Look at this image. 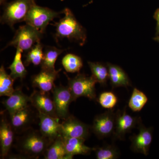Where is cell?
Listing matches in <instances>:
<instances>
[{"instance_id": "7402d4cb", "label": "cell", "mask_w": 159, "mask_h": 159, "mask_svg": "<svg viewBox=\"0 0 159 159\" xmlns=\"http://www.w3.org/2000/svg\"><path fill=\"white\" fill-rule=\"evenodd\" d=\"M23 51L20 49H16V52L14 60L9 69L11 70L10 76L13 79L20 78L22 79L26 77L27 71L22 61V53Z\"/></svg>"}, {"instance_id": "e0dca14e", "label": "cell", "mask_w": 159, "mask_h": 159, "mask_svg": "<svg viewBox=\"0 0 159 159\" xmlns=\"http://www.w3.org/2000/svg\"><path fill=\"white\" fill-rule=\"evenodd\" d=\"M14 133L10 122L6 118H2L0 124V144L2 158H6L9 154L13 143Z\"/></svg>"}, {"instance_id": "ac0fdd59", "label": "cell", "mask_w": 159, "mask_h": 159, "mask_svg": "<svg viewBox=\"0 0 159 159\" xmlns=\"http://www.w3.org/2000/svg\"><path fill=\"white\" fill-rule=\"evenodd\" d=\"M61 137L69 159H73L74 156L77 155L89 154L92 151L94 150V148H90L85 145V139L62 136Z\"/></svg>"}, {"instance_id": "484cf974", "label": "cell", "mask_w": 159, "mask_h": 159, "mask_svg": "<svg viewBox=\"0 0 159 159\" xmlns=\"http://www.w3.org/2000/svg\"><path fill=\"white\" fill-rule=\"evenodd\" d=\"M61 63L65 70L69 73L79 72L83 66L81 58L74 54H66L63 58Z\"/></svg>"}, {"instance_id": "d6986e66", "label": "cell", "mask_w": 159, "mask_h": 159, "mask_svg": "<svg viewBox=\"0 0 159 159\" xmlns=\"http://www.w3.org/2000/svg\"><path fill=\"white\" fill-rule=\"evenodd\" d=\"M107 67L109 79L113 88L120 87L127 88L131 85L128 75L120 67L111 63H107Z\"/></svg>"}, {"instance_id": "52a82bcc", "label": "cell", "mask_w": 159, "mask_h": 159, "mask_svg": "<svg viewBox=\"0 0 159 159\" xmlns=\"http://www.w3.org/2000/svg\"><path fill=\"white\" fill-rule=\"evenodd\" d=\"M140 117H133L126 112V106L123 110L116 112L115 127L113 138L114 139L124 140L126 134L130 132L138 125Z\"/></svg>"}, {"instance_id": "5b68a950", "label": "cell", "mask_w": 159, "mask_h": 159, "mask_svg": "<svg viewBox=\"0 0 159 159\" xmlns=\"http://www.w3.org/2000/svg\"><path fill=\"white\" fill-rule=\"evenodd\" d=\"M42 33L30 25L21 26L16 32L8 46H13L23 51H29L37 43L39 42Z\"/></svg>"}, {"instance_id": "277c9868", "label": "cell", "mask_w": 159, "mask_h": 159, "mask_svg": "<svg viewBox=\"0 0 159 159\" xmlns=\"http://www.w3.org/2000/svg\"><path fill=\"white\" fill-rule=\"evenodd\" d=\"M68 78V86L74 101L78 98L85 97L90 99L96 98L95 85L97 82L93 76L78 74L73 78Z\"/></svg>"}, {"instance_id": "4316f807", "label": "cell", "mask_w": 159, "mask_h": 159, "mask_svg": "<svg viewBox=\"0 0 159 159\" xmlns=\"http://www.w3.org/2000/svg\"><path fill=\"white\" fill-rule=\"evenodd\" d=\"M43 48V47L40 42L34 45L27 54L25 61V65L28 66L30 64H32L34 66L41 64L44 57Z\"/></svg>"}, {"instance_id": "44dd1931", "label": "cell", "mask_w": 159, "mask_h": 159, "mask_svg": "<svg viewBox=\"0 0 159 159\" xmlns=\"http://www.w3.org/2000/svg\"><path fill=\"white\" fill-rule=\"evenodd\" d=\"M63 50H60L54 47H48L44 53V57L41 64L42 70L55 71V65L56 60Z\"/></svg>"}, {"instance_id": "3957f363", "label": "cell", "mask_w": 159, "mask_h": 159, "mask_svg": "<svg viewBox=\"0 0 159 159\" xmlns=\"http://www.w3.org/2000/svg\"><path fill=\"white\" fill-rule=\"evenodd\" d=\"M34 0H15L5 6L1 23L13 27L16 23L25 21L30 9L35 5Z\"/></svg>"}, {"instance_id": "7c38bea8", "label": "cell", "mask_w": 159, "mask_h": 159, "mask_svg": "<svg viewBox=\"0 0 159 159\" xmlns=\"http://www.w3.org/2000/svg\"><path fill=\"white\" fill-rule=\"evenodd\" d=\"M38 114L36 115L29 106L11 116L10 124L15 133L23 134L31 128Z\"/></svg>"}, {"instance_id": "ba28073f", "label": "cell", "mask_w": 159, "mask_h": 159, "mask_svg": "<svg viewBox=\"0 0 159 159\" xmlns=\"http://www.w3.org/2000/svg\"><path fill=\"white\" fill-rule=\"evenodd\" d=\"M116 112L109 109L105 112L96 116L91 129L99 139H103L112 135L115 127Z\"/></svg>"}, {"instance_id": "83f0119b", "label": "cell", "mask_w": 159, "mask_h": 159, "mask_svg": "<svg viewBox=\"0 0 159 159\" xmlns=\"http://www.w3.org/2000/svg\"><path fill=\"white\" fill-rule=\"evenodd\" d=\"M96 157L98 159H116L120 156L118 148L113 145H107L94 148Z\"/></svg>"}, {"instance_id": "30bf717a", "label": "cell", "mask_w": 159, "mask_h": 159, "mask_svg": "<svg viewBox=\"0 0 159 159\" xmlns=\"http://www.w3.org/2000/svg\"><path fill=\"white\" fill-rule=\"evenodd\" d=\"M91 128L73 116H69L61 123L60 134L62 136L79 138L86 140Z\"/></svg>"}, {"instance_id": "2e32d148", "label": "cell", "mask_w": 159, "mask_h": 159, "mask_svg": "<svg viewBox=\"0 0 159 159\" xmlns=\"http://www.w3.org/2000/svg\"><path fill=\"white\" fill-rule=\"evenodd\" d=\"M60 70L51 71L42 70L39 73L32 77V85L43 93H49L55 86L54 82Z\"/></svg>"}, {"instance_id": "5bb4252c", "label": "cell", "mask_w": 159, "mask_h": 159, "mask_svg": "<svg viewBox=\"0 0 159 159\" xmlns=\"http://www.w3.org/2000/svg\"><path fill=\"white\" fill-rule=\"evenodd\" d=\"M40 120V129L44 137L51 143L60 134L61 123L59 118H54L38 112Z\"/></svg>"}, {"instance_id": "d4e9b609", "label": "cell", "mask_w": 159, "mask_h": 159, "mask_svg": "<svg viewBox=\"0 0 159 159\" xmlns=\"http://www.w3.org/2000/svg\"><path fill=\"white\" fill-rule=\"evenodd\" d=\"M148 101V98L145 94L135 88L129 101L128 106L133 111L139 112L142 110Z\"/></svg>"}, {"instance_id": "ffe728a7", "label": "cell", "mask_w": 159, "mask_h": 159, "mask_svg": "<svg viewBox=\"0 0 159 159\" xmlns=\"http://www.w3.org/2000/svg\"><path fill=\"white\" fill-rule=\"evenodd\" d=\"M43 155L46 159H69L61 135L49 146Z\"/></svg>"}, {"instance_id": "9c48e42d", "label": "cell", "mask_w": 159, "mask_h": 159, "mask_svg": "<svg viewBox=\"0 0 159 159\" xmlns=\"http://www.w3.org/2000/svg\"><path fill=\"white\" fill-rule=\"evenodd\" d=\"M55 111L59 119H65L69 115V106L74 101L72 94L68 86H54L52 91Z\"/></svg>"}, {"instance_id": "9a60e30c", "label": "cell", "mask_w": 159, "mask_h": 159, "mask_svg": "<svg viewBox=\"0 0 159 159\" xmlns=\"http://www.w3.org/2000/svg\"><path fill=\"white\" fill-rule=\"evenodd\" d=\"M29 102L30 97L24 93L20 89H17L2 103L11 116L16 112L29 107Z\"/></svg>"}, {"instance_id": "7a4b0ae2", "label": "cell", "mask_w": 159, "mask_h": 159, "mask_svg": "<svg viewBox=\"0 0 159 159\" xmlns=\"http://www.w3.org/2000/svg\"><path fill=\"white\" fill-rule=\"evenodd\" d=\"M65 16L55 24L56 36L60 38H67L83 45L86 39L85 30L75 18L70 9L62 11Z\"/></svg>"}, {"instance_id": "f1b7e54d", "label": "cell", "mask_w": 159, "mask_h": 159, "mask_svg": "<svg viewBox=\"0 0 159 159\" xmlns=\"http://www.w3.org/2000/svg\"><path fill=\"white\" fill-rule=\"evenodd\" d=\"M99 102L103 108L112 109L116 105L118 98L112 92H106L100 94Z\"/></svg>"}, {"instance_id": "6da1fadb", "label": "cell", "mask_w": 159, "mask_h": 159, "mask_svg": "<svg viewBox=\"0 0 159 159\" xmlns=\"http://www.w3.org/2000/svg\"><path fill=\"white\" fill-rule=\"evenodd\" d=\"M23 134L18 138L16 147L23 157L37 158L44 155L52 144L39 130L31 128Z\"/></svg>"}, {"instance_id": "8fae6325", "label": "cell", "mask_w": 159, "mask_h": 159, "mask_svg": "<svg viewBox=\"0 0 159 159\" xmlns=\"http://www.w3.org/2000/svg\"><path fill=\"white\" fill-rule=\"evenodd\" d=\"M139 133L129 137L131 144L130 149L136 153L143 154L144 155H148L149 148L152 142V129L147 128L142 123L141 118L138 123Z\"/></svg>"}, {"instance_id": "8992f818", "label": "cell", "mask_w": 159, "mask_h": 159, "mask_svg": "<svg viewBox=\"0 0 159 159\" xmlns=\"http://www.w3.org/2000/svg\"><path fill=\"white\" fill-rule=\"evenodd\" d=\"M60 13L35 4L30 9L25 22L43 33L49 23Z\"/></svg>"}, {"instance_id": "4dcf8cb0", "label": "cell", "mask_w": 159, "mask_h": 159, "mask_svg": "<svg viewBox=\"0 0 159 159\" xmlns=\"http://www.w3.org/2000/svg\"><path fill=\"white\" fill-rule=\"evenodd\" d=\"M154 39L159 43V34H157L156 37H155Z\"/></svg>"}, {"instance_id": "f546056e", "label": "cell", "mask_w": 159, "mask_h": 159, "mask_svg": "<svg viewBox=\"0 0 159 159\" xmlns=\"http://www.w3.org/2000/svg\"><path fill=\"white\" fill-rule=\"evenodd\" d=\"M154 18L157 21V34H159V9H157L154 14Z\"/></svg>"}, {"instance_id": "603a6c76", "label": "cell", "mask_w": 159, "mask_h": 159, "mask_svg": "<svg viewBox=\"0 0 159 159\" xmlns=\"http://www.w3.org/2000/svg\"><path fill=\"white\" fill-rule=\"evenodd\" d=\"M14 79L7 74L4 66L0 69V96L9 97L15 90L13 88Z\"/></svg>"}, {"instance_id": "cb8c5ba5", "label": "cell", "mask_w": 159, "mask_h": 159, "mask_svg": "<svg viewBox=\"0 0 159 159\" xmlns=\"http://www.w3.org/2000/svg\"><path fill=\"white\" fill-rule=\"evenodd\" d=\"M92 75L97 82L104 85L109 79L108 68L99 62H88Z\"/></svg>"}, {"instance_id": "4fadbf2b", "label": "cell", "mask_w": 159, "mask_h": 159, "mask_svg": "<svg viewBox=\"0 0 159 159\" xmlns=\"http://www.w3.org/2000/svg\"><path fill=\"white\" fill-rule=\"evenodd\" d=\"M30 98L31 105L37 110L38 112L58 118L55 111L53 99H51L48 93L34 90L31 94Z\"/></svg>"}]
</instances>
